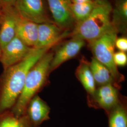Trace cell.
<instances>
[{"mask_svg": "<svg viewBox=\"0 0 127 127\" xmlns=\"http://www.w3.org/2000/svg\"><path fill=\"white\" fill-rule=\"evenodd\" d=\"M51 48H33L25 59L3 71L0 77V114L13 108L29 70Z\"/></svg>", "mask_w": 127, "mask_h": 127, "instance_id": "cell-1", "label": "cell"}, {"mask_svg": "<svg viewBox=\"0 0 127 127\" xmlns=\"http://www.w3.org/2000/svg\"><path fill=\"white\" fill-rule=\"evenodd\" d=\"M112 7L107 0H100L85 19L77 23L70 33L72 38L89 42L97 39L114 27L112 22Z\"/></svg>", "mask_w": 127, "mask_h": 127, "instance_id": "cell-2", "label": "cell"}, {"mask_svg": "<svg viewBox=\"0 0 127 127\" xmlns=\"http://www.w3.org/2000/svg\"><path fill=\"white\" fill-rule=\"evenodd\" d=\"M54 53H46L29 70L26 77L23 90L16 104L10 110L15 115L26 114L27 105L32 98L45 83L50 73V68Z\"/></svg>", "mask_w": 127, "mask_h": 127, "instance_id": "cell-3", "label": "cell"}, {"mask_svg": "<svg viewBox=\"0 0 127 127\" xmlns=\"http://www.w3.org/2000/svg\"><path fill=\"white\" fill-rule=\"evenodd\" d=\"M117 29L114 27L102 36L90 42L94 58L109 69L115 82H122L123 76L119 73L114 61L115 42Z\"/></svg>", "mask_w": 127, "mask_h": 127, "instance_id": "cell-4", "label": "cell"}, {"mask_svg": "<svg viewBox=\"0 0 127 127\" xmlns=\"http://www.w3.org/2000/svg\"><path fill=\"white\" fill-rule=\"evenodd\" d=\"M14 8L20 16L37 24L54 23L47 13L42 0H16Z\"/></svg>", "mask_w": 127, "mask_h": 127, "instance_id": "cell-5", "label": "cell"}, {"mask_svg": "<svg viewBox=\"0 0 127 127\" xmlns=\"http://www.w3.org/2000/svg\"><path fill=\"white\" fill-rule=\"evenodd\" d=\"M33 49L15 37L2 50L0 62L4 70L25 59Z\"/></svg>", "mask_w": 127, "mask_h": 127, "instance_id": "cell-6", "label": "cell"}, {"mask_svg": "<svg viewBox=\"0 0 127 127\" xmlns=\"http://www.w3.org/2000/svg\"><path fill=\"white\" fill-rule=\"evenodd\" d=\"M53 22L64 30L73 25L75 20L71 10V0H47Z\"/></svg>", "mask_w": 127, "mask_h": 127, "instance_id": "cell-7", "label": "cell"}, {"mask_svg": "<svg viewBox=\"0 0 127 127\" xmlns=\"http://www.w3.org/2000/svg\"><path fill=\"white\" fill-rule=\"evenodd\" d=\"M70 35L54 23H42L38 26V37L35 48L52 47Z\"/></svg>", "mask_w": 127, "mask_h": 127, "instance_id": "cell-8", "label": "cell"}, {"mask_svg": "<svg viewBox=\"0 0 127 127\" xmlns=\"http://www.w3.org/2000/svg\"><path fill=\"white\" fill-rule=\"evenodd\" d=\"M85 43V41L81 39L72 38L59 47L54 53L50 63V72L64 62L76 56Z\"/></svg>", "mask_w": 127, "mask_h": 127, "instance_id": "cell-9", "label": "cell"}, {"mask_svg": "<svg viewBox=\"0 0 127 127\" xmlns=\"http://www.w3.org/2000/svg\"><path fill=\"white\" fill-rule=\"evenodd\" d=\"M0 10L1 22L0 26V47L2 50L16 37L18 13L14 7Z\"/></svg>", "mask_w": 127, "mask_h": 127, "instance_id": "cell-10", "label": "cell"}, {"mask_svg": "<svg viewBox=\"0 0 127 127\" xmlns=\"http://www.w3.org/2000/svg\"><path fill=\"white\" fill-rule=\"evenodd\" d=\"M50 107L38 95L34 96L28 104L26 111L30 122L36 126H40L44 122L49 120Z\"/></svg>", "mask_w": 127, "mask_h": 127, "instance_id": "cell-11", "label": "cell"}, {"mask_svg": "<svg viewBox=\"0 0 127 127\" xmlns=\"http://www.w3.org/2000/svg\"><path fill=\"white\" fill-rule=\"evenodd\" d=\"M38 24L23 18L18 13L16 36L27 45L35 48L38 37Z\"/></svg>", "mask_w": 127, "mask_h": 127, "instance_id": "cell-12", "label": "cell"}, {"mask_svg": "<svg viewBox=\"0 0 127 127\" xmlns=\"http://www.w3.org/2000/svg\"><path fill=\"white\" fill-rule=\"evenodd\" d=\"M93 97L100 107L107 112L118 104V91L113 83L101 86L95 90Z\"/></svg>", "mask_w": 127, "mask_h": 127, "instance_id": "cell-13", "label": "cell"}, {"mask_svg": "<svg viewBox=\"0 0 127 127\" xmlns=\"http://www.w3.org/2000/svg\"><path fill=\"white\" fill-rule=\"evenodd\" d=\"M76 75L87 92L94 96L95 83L91 71L90 63L84 58L81 60L76 71Z\"/></svg>", "mask_w": 127, "mask_h": 127, "instance_id": "cell-14", "label": "cell"}, {"mask_svg": "<svg viewBox=\"0 0 127 127\" xmlns=\"http://www.w3.org/2000/svg\"><path fill=\"white\" fill-rule=\"evenodd\" d=\"M0 127H40L34 125L26 114L17 116L11 110L0 114Z\"/></svg>", "mask_w": 127, "mask_h": 127, "instance_id": "cell-15", "label": "cell"}, {"mask_svg": "<svg viewBox=\"0 0 127 127\" xmlns=\"http://www.w3.org/2000/svg\"><path fill=\"white\" fill-rule=\"evenodd\" d=\"M90 66L95 83L102 86L115 82L109 69L94 58L90 63Z\"/></svg>", "mask_w": 127, "mask_h": 127, "instance_id": "cell-16", "label": "cell"}, {"mask_svg": "<svg viewBox=\"0 0 127 127\" xmlns=\"http://www.w3.org/2000/svg\"><path fill=\"white\" fill-rule=\"evenodd\" d=\"M112 22L117 30H125L127 26V0H117L113 10Z\"/></svg>", "mask_w": 127, "mask_h": 127, "instance_id": "cell-17", "label": "cell"}, {"mask_svg": "<svg viewBox=\"0 0 127 127\" xmlns=\"http://www.w3.org/2000/svg\"><path fill=\"white\" fill-rule=\"evenodd\" d=\"M100 0H94L83 3H73L71 10L73 17L77 23L82 21L91 13Z\"/></svg>", "mask_w": 127, "mask_h": 127, "instance_id": "cell-18", "label": "cell"}, {"mask_svg": "<svg viewBox=\"0 0 127 127\" xmlns=\"http://www.w3.org/2000/svg\"><path fill=\"white\" fill-rule=\"evenodd\" d=\"M109 127H127V114L125 108L117 104L108 112Z\"/></svg>", "mask_w": 127, "mask_h": 127, "instance_id": "cell-19", "label": "cell"}, {"mask_svg": "<svg viewBox=\"0 0 127 127\" xmlns=\"http://www.w3.org/2000/svg\"><path fill=\"white\" fill-rule=\"evenodd\" d=\"M114 64L117 66H123L127 64V55L125 52L118 51L114 53Z\"/></svg>", "mask_w": 127, "mask_h": 127, "instance_id": "cell-20", "label": "cell"}, {"mask_svg": "<svg viewBox=\"0 0 127 127\" xmlns=\"http://www.w3.org/2000/svg\"><path fill=\"white\" fill-rule=\"evenodd\" d=\"M115 46L121 51L125 52L127 50V39L125 37L117 38L115 42Z\"/></svg>", "mask_w": 127, "mask_h": 127, "instance_id": "cell-21", "label": "cell"}, {"mask_svg": "<svg viewBox=\"0 0 127 127\" xmlns=\"http://www.w3.org/2000/svg\"><path fill=\"white\" fill-rule=\"evenodd\" d=\"M16 0H0V9L14 7Z\"/></svg>", "mask_w": 127, "mask_h": 127, "instance_id": "cell-22", "label": "cell"}, {"mask_svg": "<svg viewBox=\"0 0 127 127\" xmlns=\"http://www.w3.org/2000/svg\"><path fill=\"white\" fill-rule=\"evenodd\" d=\"M94 0H71V1L73 3H80L88 2L90 1H92Z\"/></svg>", "mask_w": 127, "mask_h": 127, "instance_id": "cell-23", "label": "cell"}, {"mask_svg": "<svg viewBox=\"0 0 127 127\" xmlns=\"http://www.w3.org/2000/svg\"><path fill=\"white\" fill-rule=\"evenodd\" d=\"M1 12L0 9V24H1Z\"/></svg>", "mask_w": 127, "mask_h": 127, "instance_id": "cell-24", "label": "cell"}, {"mask_svg": "<svg viewBox=\"0 0 127 127\" xmlns=\"http://www.w3.org/2000/svg\"><path fill=\"white\" fill-rule=\"evenodd\" d=\"M1 52H2V50H1V48L0 47V57L1 54Z\"/></svg>", "mask_w": 127, "mask_h": 127, "instance_id": "cell-25", "label": "cell"}]
</instances>
